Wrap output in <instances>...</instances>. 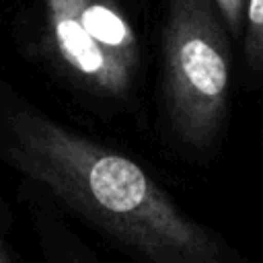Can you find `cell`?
Listing matches in <instances>:
<instances>
[{
  "instance_id": "obj_4",
  "label": "cell",
  "mask_w": 263,
  "mask_h": 263,
  "mask_svg": "<svg viewBox=\"0 0 263 263\" xmlns=\"http://www.w3.org/2000/svg\"><path fill=\"white\" fill-rule=\"evenodd\" d=\"M35 226L45 263H99L92 253L80 240H76L68 228L60 224V220L39 212Z\"/></svg>"
},
{
  "instance_id": "obj_7",
  "label": "cell",
  "mask_w": 263,
  "mask_h": 263,
  "mask_svg": "<svg viewBox=\"0 0 263 263\" xmlns=\"http://www.w3.org/2000/svg\"><path fill=\"white\" fill-rule=\"evenodd\" d=\"M0 263H14L12 257H10V251L6 247V240H4L2 230H0Z\"/></svg>"
},
{
  "instance_id": "obj_2",
  "label": "cell",
  "mask_w": 263,
  "mask_h": 263,
  "mask_svg": "<svg viewBox=\"0 0 263 263\" xmlns=\"http://www.w3.org/2000/svg\"><path fill=\"white\" fill-rule=\"evenodd\" d=\"M214 0H168L164 23V101L177 136L205 148L218 136L228 101V41Z\"/></svg>"
},
{
  "instance_id": "obj_5",
  "label": "cell",
  "mask_w": 263,
  "mask_h": 263,
  "mask_svg": "<svg viewBox=\"0 0 263 263\" xmlns=\"http://www.w3.org/2000/svg\"><path fill=\"white\" fill-rule=\"evenodd\" d=\"M245 55L253 70H263V0L245 4Z\"/></svg>"
},
{
  "instance_id": "obj_1",
  "label": "cell",
  "mask_w": 263,
  "mask_h": 263,
  "mask_svg": "<svg viewBox=\"0 0 263 263\" xmlns=\"http://www.w3.org/2000/svg\"><path fill=\"white\" fill-rule=\"evenodd\" d=\"M0 158L140 263H224L220 242L129 156L0 90Z\"/></svg>"
},
{
  "instance_id": "obj_3",
  "label": "cell",
  "mask_w": 263,
  "mask_h": 263,
  "mask_svg": "<svg viewBox=\"0 0 263 263\" xmlns=\"http://www.w3.org/2000/svg\"><path fill=\"white\" fill-rule=\"evenodd\" d=\"M64 66L88 88L125 97L138 70L136 33L113 0H43Z\"/></svg>"
},
{
  "instance_id": "obj_6",
  "label": "cell",
  "mask_w": 263,
  "mask_h": 263,
  "mask_svg": "<svg viewBox=\"0 0 263 263\" xmlns=\"http://www.w3.org/2000/svg\"><path fill=\"white\" fill-rule=\"evenodd\" d=\"M220 16L224 18L226 27L234 37L242 35V25H245V4L247 0H214Z\"/></svg>"
}]
</instances>
